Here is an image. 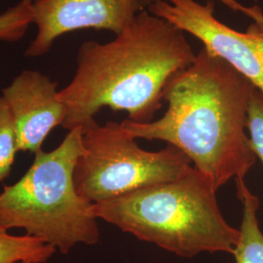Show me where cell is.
<instances>
[{
  "label": "cell",
  "instance_id": "12",
  "mask_svg": "<svg viewBox=\"0 0 263 263\" xmlns=\"http://www.w3.org/2000/svg\"><path fill=\"white\" fill-rule=\"evenodd\" d=\"M18 151L14 119L6 101L0 97V181L9 176Z\"/></svg>",
  "mask_w": 263,
  "mask_h": 263
},
{
  "label": "cell",
  "instance_id": "10",
  "mask_svg": "<svg viewBox=\"0 0 263 263\" xmlns=\"http://www.w3.org/2000/svg\"><path fill=\"white\" fill-rule=\"evenodd\" d=\"M57 250L32 236H15L0 228V263H45Z\"/></svg>",
  "mask_w": 263,
  "mask_h": 263
},
{
  "label": "cell",
  "instance_id": "13",
  "mask_svg": "<svg viewBox=\"0 0 263 263\" xmlns=\"http://www.w3.org/2000/svg\"><path fill=\"white\" fill-rule=\"evenodd\" d=\"M247 130L254 154L263 164V94L256 88L250 98Z\"/></svg>",
  "mask_w": 263,
  "mask_h": 263
},
{
  "label": "cell",
  "instance_id": "5",
  "mask_svg": "<svg viewBox=\"0 0 263 263\" xmlns=\"http://www.w3.org/2000/svg\"><path fill=\"white\" fill-rule=\"evenodd\" d=\"M81 142L74 184L92 204L179 179L193 168L187 156L170 144L159 151L142 149L121 123L100 125L95 119L82 127Z\"/></svg>",
  "mask_w": 263,
  "mask_h": 263
},
{
  "label": "cell",
  "instance_id": "7",
  "mask_svg": "<svg viewBox=\"0 0 263 263\" xmlns=\"http://www.w3.org/2000/svg\"><path fill=\"white\" fill-rule=\"evenodd\" d=\"M143 0H33V24L37 31L25 55L47 54L58 38L85 28L118 34L142 10Z\"/></svg>",
  "mask_w": 263,
  "mask_h": 263
},
{
  "label": "cell",
  "instance_id": "6",
  "mask_svg": "<svg viewBox=\"0 0 263 263\" xmlns=\"http://www.w3.org/2000/svg\"><path fill=\"white\" fill-rule=\"evenodd\" d=\"M147 10L199 39L211 54L226 61L263 94V30L255 24L246 32L226 26L216 19L213 1L155 0Z\"/></svg>",
  "mask_w": 263,
  "mask_h": 263
},
{
  "label": "cell",
  "instance_id": "8",
  "mask_svg": "<svg viewBox=\"0 0 263 263\" xmlns=\"http://www.w3.org/2000/svg\"><path fill=\"white\" fill-rule=\"evenodd\" d=\"M2 97L9 106L19 151L36 153L48 135L66 120V108L58 84L37 70H24L7 86Z\"/></svg>",
  "mask_w": 263,
  "mask_h": 263
},
{
  "label": "cell",
  "instance_id": "9",
  "mask_svg": "<svg viewBox=\"0 0 263 263\" xmlns=\"http://www.w3.org/2000/svg\"><path fill=\"white\" fill-rule=\"evenodd\" d=\"M235 180L237 197L242 204V221L232 254L236 263H263V233L257 218L259 198L248 187L245 179Z\"/></svg>",
  "mask_w": 263,
  "mask_h": 263
},
{
  "label": "cell",
  "instance_id": "16",
  "mask_svg": "<svg viewBox=\"0 0 263 263\" xmlns=\"http://www.w3.org/2000/svg\"><path fill=\"white\" fill-rule=\"evenodd\" d=\"M25 263H28V262H25Z\"/></svg>",
  "mask_w": 263,
  "mask_h": 263
},
{
  "label": "cell",
  "instance_id": "11",
  "mask_svg": "<svg viewBox=\"0 0 263 263\" xmlns=\"http://www.w3.org/2000/svg\"><path fill=\"white\" fill-rule=\"evenodd\" d=\"M33 0H21L0 14V41L17 42L24 37L33 24Z\"/></svg>",
  "mask_w": 263,
  "mask_h": 263
},
{
  "label": "cell",
  "instance_id": "4",
  "mask_svg": "<svg viewBox=\"0 0 263 263\" xmlns=\"http://www.w3.org/2000/svg\"><path fill=\"white\" fill-rule=\"evenodd\" d=\"M81 139L82 127L69 130L54 151L35 153L22 179L4 186L0 193V228L24 229L65 254L76 245L99 243L94 204L81 197L74 184Z\"/></svg>",
  "mask_w": 263,
  "mask_h": 263
},
{
  "label": "cell",
  "instance_id": "3",
  "mask_svg": "<svg viewBox=\"0 0 263 263\" xmlns=\"http://www.w3.org/2000/svg\"><path fill=\"white\" fill-rule=\"evenodd\" d=\"M210 179L194 167L179 179L93 205L98 219L184 258L233 254L239 229L218 207Z\"/></svg>",
  "mask_w": 263,
  "mask_h": 263
},
{
  "label": "cell",
  "instance_id": "1",
  "mask_svg": "<svg viewBox=\"0 0 263 263\" xmlns=\"http://www.w3.org/2000/svg\"><path fill=\"white\" fill-rule=\"evenodd\" d=\"M254 89L222 59L202 48L192 65L172 76L163 91L167 111L147 123L125 119L133 138L166 141L182 151L216 191L244 178L256 156L247 134L248 107Z\"/></svg>",
  "mask_w": 263,
  "mask_h": 263
},
{
  "label": "cell",
  "instance_id": "14",
  "mask_svg": "<svg viewBox=\"0 0 263 263\" xmlns=\"http://www.w3.org/2000/svg\"><path fill=\"white\" fill-rule=\"evenodd\" d=\"M219 1L232 11L243 13L247 17L253 20L254 24L263 30V12L259 6L254 5L252 7H248L239 3L237 0H219Z\"/></svg>",
  "mask_w": 263,
  "mask_h": 263
},
{
  "label": "cell",
  "instance_id": "15",
  "mask_svg": "<svg viewBox=\"0 0 263 263\" xmlns=\"http://www.w3.org/2000/svg\"><path fill=\"white\" fill-rule=\"evenodd\" d=\"M144 1V3H145V5H146V9H147V7L151 5L152 2H154L155 0H143Z\"/></svg>",
  "mask_w": 263,
  "mask_h": 263
},
{
  "label": "cell",
  "instance_id": "2",
  "mask_svg": "<svg viewBox=\"0 0 263 263\" xmlns=\"http://www.w3.org/2000/svg\"><path fill=\"white\" fill-rule=\"evenodd\" d=\"M196 56L184 31L142 10L111 41L80 46L76 74L59 91L66 108L63 127H83L104 107L125 111L134 122H151L167 82Z\"/></svg>",
  "mask_w": 263,
  "mask_h": 263
}]
</instances>
